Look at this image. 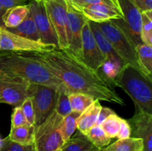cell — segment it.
I'll list each match as a JSON object with an SVG mask.
<instances>
[{
    "mask_svg": "<svg viewBox=\"0 0 152 151\" xmlns=\"http://www.w3.org/2000/svg\"><path fill=\"white\" fill-rule=\"evenodd\" d=\"M36 53L70 92L85 93L99 101L125 105L123 99L102 73L88 66L68 49L53 48Z\"/></svg>",
    "mask_w": 152,
    "mask_h": 151,
    "instance_id": "cell-1",
    "label": "cell"
},
{
    "mask_svg": "<svg viewBox=\"0 0 152 151\" xmlns=\"http://www.w3.org/2000/svg\"><path fill=\"white\" fill-rule=\"evenodd\" d=\"M0 74L56 87L62 83L39 59L36 52L0 50Z\"/></svg>",
    "mask_w": 152,
    "mask_h": 151,
    "instance_id": "cell-2",
    "label": "cell"
},
{
    "mask_svg": "<svg viewBox=\"0 0 152 151\" xmlns=\"http://www.w3.org/2000/svg\"><path fill=\"white\" fill-rule=\"evenodd\" d=\"M113 85L123 89L132 99L136 111H142L152 115V81L140 71L126 65Z\"/></svg>",
    "mask_w": 152,
    "mask_h": 151,
    "instance_id": "cell-3",
    "label": "cell"
},
{
    "mask_svg": "<svg viewBox=\"0 0 152 151\" xmlns=\"http://www.w3.org/2000/svg\"><path fill=\"white\" fill-rule=\"evenodd\" d=\"M63 117L53 110L47 118L35 127L34 144L36 151H57L64 144L61 136V123Z\"/></svg>",
    "mask_w": 152,
    "mask_h": 151,
    "instance_id": "cell-4",
    "label": "cell"
},
{
    "mask_svg": "<svg viewBox=\"0 0 152 151\" xmlns=\"http://www.w3.org/2000/svg\"><path fill=\"white\" fill-rule=\"evenodd\" d=\"M97 25L111 43L116 53L124 61L125 63L142 73L138 62L136 49L131 44L123 31L111 21L97 23Z\"/></svg>",
    "mask_w": 152,
    "mask_h": 151,
    "instance_id": "cell-5",
    "label": "cell"
},
{
    "mask_svg": "<svg viewBox=\"0 0 152 151\" xmlns=\"http://www.w3.org/2000/svg\"><path fill=\"white\" fill-rule=\"evenodd\" d=\"M120 8L123 13L122 19L111 20L117 25L128 39L136 48L141 44V28H142V14L141 12L134 5L130 0H118Z\"/></svg>",
    "mask_w": 152,
    "mask_h": 151,
    "instance_id": "cell-6",
    "label": "cell"
},
{
    "mask_svg": "<svg viewBox=\"0 0 152 151\" xmlns=\"http://www.w3.org/2000/svg\"><path fill=\"white\" fill-rule=\"evenodd\" d=\"M56 87L34 83L30 85V97L35 112V127L42 123L54 110Z\"/></svg>",
    "mask_w": 152,
    "mask_h": 151,
    "instance_id": "cell-7",
    "label": "cell"
},
{
    "mask_svg": "<svg viewBox=\"0 0 152 151\" xmlns=\"http://www.w3.org/2000/svg\"><path fill=\"white\" fill-rule=\"evenodd\" d=\"M31 84L22 78L0 74V103L20 106L30 97Z\"/></svg>",
    "mask_w": 152,
    "mask_h": 151,
    "instance_id": "cell-8",
    "label": "cell"
},
{
    "mask_svg": "<svg viewBox=\"0 0 152 151\" xmlns=\"http://www.w3.org/2000/svg\"><path fill=\"white\" fill-rule=\"evenodd\" d=\"M45 8L58 41V48H68V4L65 0H43Z\"/></svg>",
    "mask_w": 152,
    "mask_h": 151,
    "instance_id": "cell-9",
    "label": "cell"
},
{
    "mask_svg": "<svg viewBox=\"0 0 152 151\" xmlns=\"http://www.w3.org/2000/svg\"><path fill=\"white\" fill-rule=\"evenodd\" d=\"M56 48L54 46L41 41H34L10 32L0 26V50L23 52H48Z\"/></svg>",
    "mask_w": 152,
    "mask_h": 151,
    "instance_id": "cell-10",
    "label": "cell"
},
{
    "mask_svg": "<svg viewBox=\"0 0 152 151\" xmlns=\"http://www.w3.org/2000/svg\"><path fill=\"white\" fill-rule=\"evenodd\" d=\"M68 10V25H67V36H68V48L73 54L83 59L82 56V30L84 24L88 19L81 11L73 7L67 2Z\"/></svg>",
    "mask_w": 152,
    "mask_h": 151,
    "instance_id": "cell-11",
    "label": "cell"
},
{
    "mask_svg": "<svg viewBox=\"0 0 152 151\" xmlns=\"http://www.w3.org/2000/svg\"><path fill=\"white\" fill-rule=\"evenodd\" d=\"M28 4L39 35L40 41L58 48L57 38L46 13L43 0L39 1L31 0Z\"/></svg>",
    "mask_w": 152,
    "mask_h": 151,
    "instance_id": "cell-12",
    "label": "cell"
},
{
    "mask_svg": "<svg viewBox=\"0 0 152 151\" xmlns=\"http://www.w3.org/2000/svg\"><path fill=\"white\" fill-rule=\"evenodd\" d=\"M81 40L83 61L91 68L98 71L103 63L104 58L94 36L90 21H86L83 25Z\"/></svg>",
    "mask_w": 152,
    "mask_h": 151,
    "instance_id": "cell-13",
    "label": "cell"
},
{
    "mask_svg": "<svg viewBox=\"0 0 152 151\" xmlns=\"http://www.w3.org/2000/svg\"><path fill=\"white\" fill-rule=\"evenodd\" d=\"M132 128L133 137L143 141V151H152V115L142 111H136L135 114L127 120Z\"/></svg>",
    "mask_w": 152,
    "mask_h": 151,
    "instance_id": "cell-14",
    "label": "cell"
},
{
    "mask_svg": "<svg viewBox=\"0 0 152 151\" xmlns=\"http://www.w3.org/2000/svg\"><path fill=\"white\" fill-rule=\"evenodd\" d=\"M80 11L83 13L88 20L95 23H102L123 18V13L120 8L107 4H90L82 7Z\"/></svg>",
    "mask_w": 152,
    "mask_h": 151,
    "instance_id": "cell-15",
    "label": "cell"
},
{
    "mask_svg": "<svg viewBox=\"0 0 152 151\" xmlns=\"http://www.w3.org/2000/svg\"><path fill=\"white\" fill-rule=\"evenodd\" d=\"M101 108L102 105L99 100L94 99L91 105L80 113L77 119V130L79 132L85 135L91 127L96 124Z\"/></svg>",
    "mask_w": 152,
    "mask_h": 151,
    "instance_id": "cell-16",
    "label": "cell"
},
{
    "mask_svg": "<svg viewBox=\"0 0 152 151\" xmlns=\"http://www.w3.org/2000/svg\"><path fill=\"white\" fill-rule=\"evenodd\" d=\"M90 24L94 36L97 43L99 50L103 56L104 60H117L124 62L114 50L111 43L107 39L106 37L105 36V35L102 33L101 30L98 27L97 23L90 22Z\"/></svg>",
    "mask_w": 152,
    "mask_h": 151,
    "instance_id": "cell-17",
    "label": "cell"
},
{
    "mask_svg": "<svg viewBox=\"0 0 152 151\" xmlns=\"http://www.w3.org/2000/svg\"><path fill=\"white\" fill-rule=\"evenodd\" d=\"M29 11L30 7L28 4L7 9L2 16L4 28L8 29L18 26L26 18Z\"/></svg>",
    "mask_w": 152,
    "mask_h": 151,
    "instance_id": "cell-18",
    "label": "cell"
},
{
    "mask_svg": "<svg viewBox=\"0 0 152 151\" xmlns=\"http://www.w3.org/2000/svg\"><path fill=\"white\" fill-rule=\"evenodd\" d=\"M7 30L10 32L13 33L20 36L25 37V38H29V39L34 40V41H40L39 35L37 31L31 10L26 18L18 26L13 28H8Z\"/></svg>",
    "mask_w": 152,
    "mask_h": 151,
    "instance_id": "cell-19",
    "label": "cell"
},
{
    "mask_svg": "<svg viewBox=\"0 0 152 151\" xmlns=\"http://www.w3.org/2000/svg\"><path fill=\"white\" fill-rule=\"evenodd\" d=\"M35 126L28 124L16 127H10V133L7 136L8 139L21 144H34Z\"/></svg>",
    "mask_w": 152,
    "mask_h": 151,
    "instance_id": "cell-20",
    "label": "cell"
},
{
    "mask_svg": "<svg viewBox=\"0 0 152 151\" xmlns=\"http://www.w3.org/2000/svg\"><path fill=\"white\" fill-rule=\"evenodd\" d=\"M135 49L142 73L152 81V46L141 43Z\"/></svg>",
    "mask_w": 152,
    "mask_h": 151,
    "instance_id": "cell-21",
    "label": "cell"
},
{
    "mask_svg": "<svg viewBox=\"0 0 152 151\" xmlns=\"http://www.w3.org/2000/svg\"><path fill=\"white\" fill-rule=\"evenodd\" d=\"M102 151H143V141L135 137L118 139L103 148Z\"/></svg>",
    "mask_w": 152,
    "mask_h": 151,
    "instance_id": "cell-22",
    "label": "cell"
},
{
    "mask_svg": "<svg viewBox=\"0 0 152 151\" xmlns=\"http://www.w3.org/2000/svg\"><path fill=\"white\" fill-rule=\"evenodd\" d=\"M70 90L62 83L56 87V105L54 110L62 117L66 116L72 112L70 105L69 94Z\"/></svg>",
    "mask_w": 152,
    "mask_h": 151,
    "instance_id": "cell-23",
    "label": "cell"
},
{
    "mask_svg": "<svg viewBox=\"0 0 152 151\" xmlns=\"http://www.w3.org/2000/svg\"><path fill=\"white\" fill-rule=\"evenodd\" d=\"M94 145L89 142L85 135L78 131L74 137H71L67 142H64L61 147V151H91Z\"/></svg>",
    "mask_w": 152,
    "mask_h": 151,
    "instance_id": "cell-24",
    "label": "cell"
},
{
    "mask_svg": "<svg viewBox=\"0 0 152 151\" xmlns=\"http://www.w3.org/2000/svg\"><path fill=\"white\" fill-rule=\"evenodd\" d=\"M89 142L97 149L102 150L111 143V139L108 137L100 125H94L85 134Z\"/></svg>",
    "mask_w": 152,
    "mask_h": 151,
    "instance_id": "cell-25",
    "label": "cell"
},
{
    "mask_svg": "<svg viewBox=\"0 0 152 151\" xmlns=\"http://www.w3.org/2000/svg\"><path fill=\"white\" fill-rule=\"evenodd\" d=\"M80 115V113H79L71 112L62 118L59 131L64 142H67L70 138L72 137L77 130V119Z\"/></svg>",
    "mask_w": 152,
    "mask_h": 151,
    "instance_id": "cell-26",
    "label": "cell"
},
{
    "mask_svg": "<svg viewBox=\"0 0 152 151\" xmlns=\"http://www.w3.org/2000/svg\"><path fill=\"white\" fill-rule=\"evenodd\" d=\"M126 64L123 61L104 60L99 69V72L113 85V82Z\"/></svg>",
    "mask_w": 152,
    "mask_h": 151,
    "instance_id": "cell-27",
    "label": "cell"
},
{
    "mask_svg": "<svg viewBox=\"0 0 152 151\" xmlns=\"http://www.w3.org/2000/svg\"><path fill=\"white\" fill-rule=\"evenodd\" d=\"M95 99L85 93L71 92L69 94V101L72 112L81 113L88 106H90Z\"/></svg>",
    "mask_w": 152,
    "mask_h": 151,
    "instance_id": "cell-28",
    "label": "cell"
},
{
    "mask_svg": "<svg viewBox=\"0 0 152 151\" xmlns=\"http://www.w3.org/2000/svg\"><path fill=\"white\" fill-rule=\"evenodd\" d=\"M141 40L143 44L152 46V10L142 12Z\"/></svg>",
    "mask_w": 152,
    "mask_h": 151,
    "instance_id": "cell-29",
    "label": "cell"
},
{
    "mask_svg": "<svg viewBox=\"0 0 152 151\" xmlns=\"http://www.w3.org/2000/svg\"><path fill=\"white\" fill-rule=\"evenodd\" d=\"M121 117L117 115V113L110 115L105 118L101 124V127L105 134L111 139L117 137Z\"/></svg>",
    "mask_w": 152,
    "mask_h": 151,
    "instance_id": "cell-30",
    "label": "cell"
},
{
    "mask_svg": "<svg viewBox=\"0 0 152 151\" xmlns=\"http://www.w3.org/2000/svg\"><path fill=\"white\" fill-rule=\"evenodd\" d=\"M0 151H36L34 144H21L16 143L6 137L4 139L2 147Z\"/></svg>",
    "mask_w": 152,
    "mask_h": 151,
    "instance_id": "cell-31",
    "label": "cell"
},
{
    "mask_svg": "<svg viewBox=\"0 0 152 151\" xmlns=\"http://www.w3.org/2000/svg\"><path fill=\"white\" fill-rule=\"evenodd\" d=\"M22 110L25 119L29 124L35 126V112H34V105L31 97H28L23 101L20 105Z\"/></svg>",
    "mask_w": 152,
    "mask_h": 151,
    "instance_id": "cell-32",
    "label": "cell"
},
{
    "mask_svg": "<svg viewBox=\"0 0 152 151\" xmlns=\"http://www.w3.org/2000/svg\"><path fill=\"white\" fill-rule=\"evenodd\" d=\"M20 106L15 107L11 115V127H19L28 124Z\"/></svg>",
    "mask_w": 152,
    "mask_h": 151,
    "instance_id": "cell-33",
    "label": "cell"
},
{
    "mask_svg": "<svg viewBox=\"0 0 152 151\" xmlns=\"http://www.w3.org/2000/svg\"><path fill=\"white\" fill-rule=\"evenodd\" d=\"M96 4H107V5L112 6V7H119V8H120L118 0H81L80 4H79L78 7H77V9L80 10L82 7H85V6Z\"/></svg>",
    "mask_w": 152,
    "mask_h": 151,
    "instance_id": "cell-34",
    "label": "cell"
},
{
    "mask_svg": "<svg viewBox=\"0 0 152 151\" xmlns=\"http://www.w3.org/2000/svg\"><path fill=\"white\" fill-rule=\"evenodd\" d=\"M131 136H132V128L130 124L127 120L121 118L117 138L118 139H125L131 137Z\"/></svg>",
    "mask_w": 152,
    "mask_h": 151,
    "instance_id": "cell-35",
    "label": "cell"
},
{
    "mask_svg": "<svg viewBox=\"0 0 152 151\" xmlns=\"http://www.w3.org/2000/svg\"><path fill=\"white\" fill-rule=\"evenodd\" d=\"M130 1L141 13L152 10V0H130Z\"/></svg>",
    "mask_w": 152,
    "mask_h": 151,
    "instance_id": "cell-36",
    "label": "cell"
},
{
    "mask_svg": "<svg viewBox=\"0 0 152 151\" xmlns=\"http://www.w3.org/2000/svg\"><path fill=\"white\" fill-rule=\"evenodd\" d=\"M31 0H0V4L5 10L18 5H23L29 3Z\"/></svg>",
    "mask_w": 152,
    "mask_h": 151,
    "instance_id": "cell-37",
    "label": "cell"
},
{
    "mask_svg": "<svg viewBox=\"0 0 152 151\" xmlns=\"http://www.w3.org/2000/svg\"><path fill=\"white\" fill-rule=\"evenodd\" d=\"M116 113L112 109L109 107H102L99 113V115H98L97 121H96V125H101V124L102 123V121L105 119L106 118H108L110 115H112V114Z\"/></svg>",
    "mask_w": 152,
    "mask_h": 151,
    "instance_id": "cell-38",
    "label": "cell"
},
{
    "mask_svg": "<svg viewBox=\"0 0 152 151\" xmlns=\"http://www.w3.org/2000/svg\"><path fill=\"white\" fill-rule=\"evenodd\" d=\"M65 1H66L67 2L69 3V4H71L73 7L77 8V7H78L79 4H80L81 0H65Z\"/></svg>",
    "mask_w": 152,
    "mask_h": 151,
    "instance_id": "cell-39",
    "label": "cell"
},
{
    "mask_svg": "<svg viewBox=\"0 0 152 151\" xmlns=\"http://www.w3.org/2000/svg\"><path fill=\"white\" fill-rule=\"evenodd\" d=\"M5 9L1 6V4H0V26L1 27H4L3 25V22H2V16L4 14V13L5 12Z\"/></svg>",
    "mask_w": 152,
    "mask_h": 151,
    "instance_id": "cell-40",
    "label": "cell"
},
{
    "mask_svg": "<svg viewBox=\"0 0 152 151\" xmlns=\"http://www.w3.org/2000/svg\"><path fill=\"white\" fill-rule=\"evenodd\" d=\"M3 142H4V139H2V138L1 137V136H0V150H1V147H2Z\"/></svg>",
    "mask_w": 152,
    "mask_h": 151,
    "instance_id": "cell-41",
    "label": "cell"
},
{
    "mask_svg": "<svg viewBox=\"0 0 152 151\" xmlns=\"http://www.w3.org/2000/svg\"><path fill=\"white\" fill-rule=\"evenodd\" d=\"M102 150H99V149H97V148H94L93 150H92L91 151H101Z\"/></svg>",
    "mask_w": 152,
    "mask_h": 151,
    "instance_id": "cell-42",
    "label": "cell"
},
{
    "mask_svg": "<svg viewBox=\"0 0 152 151\" xmlns=\"http://www.w3.org/2000/svg\"><path fill=\"white\" fill-rule=\"evenodd\" d=\"M34 1H42V0H34Z\"/></svg>",
    "mask_w": 152,
    "mask_h": 151,
    "instance_id": "cell-43",
    "label": "cell"
},
{
    "mask_svg": "<svg viewBox=\"0 0 152 151\" xmlns=\"http://www.w3.org/2000/svg\"><path fill=\"white\" fill-rule=\"evenodd\" d=\"M57 151H61V150H60V149H59V150H57Z\"/></svg>",
    "mask_w": 152,
    "mask_h": 151,
    "instance_id": "cell-44",
    "label": "cell"
},
{
    "mask_svg": "<svg viewBox=\"0 0 152 151\" xmlns=\"http://www.w3.org/2000/svg\"><path fill=\"white\" fill-rule=\"evenodd\" d=\"M101 151H102V150H101Z\"/></svg>",
    "mask_w": 152,
    "mask_h": 151,
    "instance_id": "cell-45",
    "label": "cell"
}]
</instances>
